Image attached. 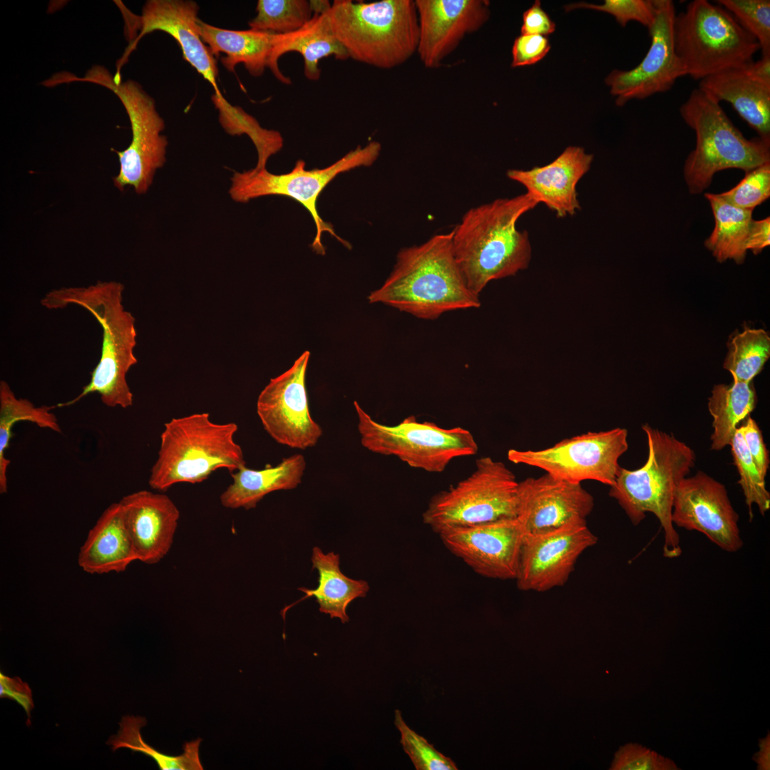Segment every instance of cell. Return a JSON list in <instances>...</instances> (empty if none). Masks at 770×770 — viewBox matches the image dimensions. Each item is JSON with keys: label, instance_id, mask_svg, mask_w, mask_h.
<instances>
[{"label": "cell", "instance_id": "obj_1", "mask_svg": "<svg viewBox=\"0 0 770 770\" xmlns=\"http://www.w3.org/2000/svg\"><path fill=\"white\" fill-rule=\"evenodd\" d=\"M453 231L401 249L390 275L368 296L419 319L433 320L443 313L478 308L479 296L468 287L456 260Z\"/></svg>", "mask_w": 770, "mask_h": 770}, {"label": "cell", "instance_id": "obj_2", "mask_svg": "<svg viewBox=\"0 0 770 770\" xmlns=\"http://www.w3.org/2000/svg\"><path fill=\"white\" fill-rule=\"evenodd\" d=\"M538 203L527 192L468 210L452 230L456 260L468 288L478 295L491 281L528 268L532 248L518 219Z\"/></svg>", "mask_w": 770, "mask_h": 770}, {"label": "cell", "instance_id": "obj_3", "mask_svg": "<svg viewBox=\"0 0 770 770\" xmlns=\"http://www.w3.org/2000/svg\"><path fill=\"white\" fill-rule=\"evenodd\" d=\"M124 286L118 282H98L87 287H63L48 292L41 303L50 309L77 304L88 310L102 327L99 362L91 380L74 399L55 407L73 405L86 396L98 393L108 407L125 409L133 405V394L126 380L137 363L134 354L137 332L135 319L123 305Z\"/></svg>", "mask_w": 770, "mask_h": 770}, {"label": "cell", "instance_id": "obj_4", "mask_svg": "<svg viewBox=\"0 0 770 770\" xmlns=\"http://www.w3.org/2000/svg\"><path fill=\"white\" fill-rule=\"evenodd\" d=\"M647 439L648 456L636 470L620 467L609 495L615 499L635 525L653 513L664 530L663 555L675 558L682 553L679 537L672 513L674 493L680 481L694 466V451L672 433L642 426Z\"/></svg>", "mask_w": 770, "mask_h": 770}, {"label": "cell", "instance_id": "obj_5", "mask_svg": "<svg viewBox=\"0 0 770 770\" xmlns=\"http://www.w3.org/2000/svg\"><path fill=\"white\" fill-rule=\"evenodd\" d=\"M332 29L349 58L381 69L401 66L416 53L419 20L413 0H334Z\"/></svg>", "mask_w": 770, "mask_h": 770}, {"label": "cell", "instance_id": "obj_6", "mask_svg": "<svg viewBox=\"0 0 770 770\" xmlns=\"http://www.w3.org/2000/svg\"><path fill=\"white\" fill-rule=\"evenodd\" d=\"M233 422L215 423L208 413L173 418L164 424L158 458L148 483L165 491L179 483H198L220 468L232 473L245 466L235 439Z\"/></svg>", "mask_w": 770, "mask_h": 770}, {"label": "cell", "instance_id": "obj_7", "mask_svg": "<svg viewBox=\"0 0 770 770\" xmlns=\"http://www.w3.org/2000/svg\"><path fill=\"white\" fill-rule=\"evenodd\" d=\"M684 122L695 131L696 147L687 157L684 174L692 194L702 192L713 175L728 168L747 172L770 162V140L746 139L720 106L699 88L679 108Z\"/></svg>", "mask_w": 770, "mask_h": 770}, {"label": "cell", "instance_id": "obj_8", "mask_svg": "<svg viewBox=\"0 0 770 770\" xmlns=\"http://www.w3.org/2000/svg\"><path fill=\"white\" fill-rule=\"evenodd\" d=\"M673 36L687 75L699 81L746 65L760 49L728 11L707 0H694L675 15Z\"/></svg>", "mask_w": 770, "mask_h": 770}, {"label": "cell", "instance_id": "obj_9", "mask_svg": "<svg viewBox=\"0 0 770 770\" xmlns=\"http://www.w3.org/2000/svg\"><path fill=\"white\" fill-rule=\"evenodd\" d=\"M381 150V145L373 140L364 147L358 145L324 168L307 170L305 162L298 160L290 172L283 174H274L267 168H255L235 172L231 178L228 192L235 202L240 203L269 195L284 196L298 202L309 212L314 222L316 232L312 248L317 254L324 255L325 248L321 239L324 232L329 233L348 248L349 244L337 235L331 223L320 217L317 207L320 194L340 173L371 165Z\"/></svg>", "mask_w": 770, "mask_h": 770}, {"label": "cell", "instance_id": "obj_10", "mask_svg": "<svg viewBox=\"0 0 770 770\" xmlns=\"http://www.w3.org/2000/svg\"><path fill=\"white\" fill-rule=\"evenodd\" d=\"M113 77L104 66L96 65L83 78L66 73L63 81L98 84L119 98L130 120L132 139L126 149L114 150L118 156L120 169L113 182L120 191L132 187L137 194H145L153 183L155 172L166 160L168 140L161 135L164 120L156 110L154 100L138 83L132 80L115 83Z\"/></svg>", "mask_w": 770, "mask_h": 770}, {"label": "cell", "instance_id": "obj_11", "mask_svg": "<svg viewBox=\"0 0 770 770\" xmlns=\"http://www.w3.org/2000/svg\"><path fill=\"white\" fill-rule=\"evenodd\" d=\"M354 405L361 445L373 453L396 456L412 468L441 473L453 459L478 452L473 435L464 428H446L414 416L388 426L373 419L357 401Z\"/></svg>", "mask_w": 770, "mask_h": 770}, {"label": "cell", "instance_id": "obj_12", "mask_svg": "<svg viewBox=\"0 0 770 770\" xmlns=\"http://www.w3.org/2000/svg\"><path fill=\"white\" fill-rule=\"evenodd\" d=\"M518 487L514 473L490 456L476 460L467 478L435 494L422 514L433 531L517 518Z\"/></svg>", "mask_w": 770, "mask_h": 770}, {"label": "cell", "instance_id": "obj_13", "mask_svg": "<svg viewBox=\"0 0 770 770\" xmlns=\"http://www.w3.org/2000/svg\"><path fill=\"white\" fill-rule=\"evenodd\" d=\"M627 448V429L615 428L588 431L543 449L511 448L507 458L513 463L541 469L570 483L591 480L611 487L620 467L619 458Z\"/></svg>", "mask_w": 770, "mask_h": 770}, {"label": "cell", "instance_id": "obj_14", "mask_svg": "<svg viewBox=\"0 0 770 770\" xmlns=\"http://www.w3.org/2000/svg\"><path fill=\"white\" fill-rule=\"evenodd\" d=\"M309 356L305 351L288 370L271 379L257 401V413L267 433L282 445L302 450L314 446L322 435L310 414L305 386Z\"/></svg>", "mask_w": 770, "mask_h": 770}, {"label": "cell", "instance_id": "obj_15", "mask_svg": "<svg viewBox=\"0 0 770 770\" xmlns=\"http://www.w3.org/2000/svg\"><path fill=\"white\" fill-rule=\"evenodd\" d=\"M655 19L648 29L650 48L636 67L613 70L605 78L618 106L633 99L642 100L670 90L676 81L687 76L674 44L673 24L676 15L671 0H654Z\"/></svg>", "mask_w": 770, "mask_h": 770}, {"label": "cell", "instance_id": "obj_16", "mask_svg": "<svg viewBox=\"0 0 770 770\" xmlns=\"http://www.w3.org/2000/svg\"><path fill=\"white\" fill-rule=\"evenodd\" d=\"M672 520L679 528L706 535L722 550L734 553L743 546L739 515L725 486L702 471L683 478L677 487Z\"/></svg>", "mask_w": 770, "mask_h": 770}, {"label": "cell", "instance_id": "obj_17", "mask_svg": "<svg viewBox=\"0 0 770 770\" xmlns=\"http://www.w3.org/2000/svg\"><path fill=\"white\" fill-rule=\"evenodd\" d=\"M597 541L587 523L525 534L515 578L518 589L545 592L563 585L580 555Z\"/></svg>", "mask_w": 770, "mask_h": 770}, {"label": "cell", "instance_id": "obj_18", "mask_svg": "<svg viewBox=\"0 0 770 770\" xmlns=\"http://www.w3.org/2000/svg\"><path fill=\"white\" fill-rule=\"evenodd\" d=\"M438 534L446 548L478 575L515 580L525 535L517 518L451 528Z\"/></svg>", "mask_w": 770, "mask_h": 770}, {"label": "cell", "instance_id": "obj_19", "mask_svg": "<svg viewBox=\"0 0 770 770\" xmlns=\"http://www.w3.org/2000/svg\"><path fill=\"white\" fill-rule=\"evenodd\" d=\"M594 498L581 483L548 473L518 482L517 518L525 534H538L586 524Z\"/></svg>", "mask_w": 770, "mask_h": 770}, {"label": "cell", "instance_id": "obj_20", "mask_svg": "<svg viewBox=\"0 0 770 770\" xmlns=\"http://www.w3.org/2000/svg\"><path fill=\"white\" fill-rule=\"evenodd\" d=\"M416 53L426 68H435L463 38L478 31L490 16L486 0H416Z\"/></svg>", "mask_w": 770, "mask_h": 770}, {"label": "cell", "instance_id": "obj_21", "mask_svg": "<svg viewBox=\"0 0 770 770\" xmlns=\"http://www.w3.org/2000/svg\"><path fill=\"white\" fill-rule=\"evenodd\" d=\"M198 8L192 1H148L143 8L141 16H135L134 26L140 32L120 59L117 74H120L121 66L142 37L155 31H161L176 40L185 60L213 86L216 91L215 96L222 98L217 86L218 70L216 61L200 35Z\"/></svg>", "mask_w": 770, "mask_h": 770}, {"label": "cell", "instance_id": "obj_22", "mask_svg": "<svg viewBox=\"0 0 770 770\" xmlns=\"http://www.w3.org/2000/svg\"><path fill=\"white\" fill-rule=\"evenodd\" d=\"M593 155L579 146H568L553 161L530 170L510 169L507 177L523 186L538 203L545 204L558 217L580 209L577 192L580 180L589 171Z\"/></svg>", "mask_w": 770, "mask_h": 770}, {"label": "cell", "instance_id": "obj_23", "mask_svg": "<svg viewBox=\"0 0 770 770\" xmlns=\"http://www.w3.org/2000/svg\"><path fill=\"white\" fill-rule=\"evenodd\" d=\"M137 560L155 564L169 552L180 512L166 495L142 490L119 501Z\"/></svg>", "mask_w": 770, "mask_h": 770}, {"label": "cell", "instance_id": "obj_24", "mask_svg": "<svg viewBox=\"0 0 770 770\" xmlns=\"http://www.w3.org/2000/svg\"><path fill=\"white\" fill-rule=\"evenodd\" d=\"M327 9L314 12L311 19L294 32L274 34L269 68L281 83H292L291 79L282 73L278 63L279 58L288 52L294 51L301 54L304 60V76L310 81L319 79V62L322 58L328 56H334L339 61L349 58L333 32Z\"/></svg>", "mask_w": 770, "mask_h": 770}, {"label": "cell", "instance_id": "obj_25", "mask_svg": "<svg viewBox=\"0 0 770 770\" xmlns=\"http://www.w3.org/2000/svg\"><path fill=\"white\" fill-rule=\"evenodd\" d=\"M138 560L119 502L111 504L89 530L78 563L90 574L120 573Z\"/></svg>", "mask_w": 770, "mask_h": 770}, {"label": "cell", "instance_id": "obj_26", "mask_svg": "<svg viewBox=\"0 0 770 770\" xmlns=\"http://www.w3.org/2000/svg\"><path fill=\"white\" fill-rule=\"evenodd\" d=\"M698 88L719 103H729L759 138L770 140V87L750 78L744 66L708 76Z\"/></svg>", "mask_w": 770, "mask_h": 770}, {"label": "cell", "instance_id": "obj_27", "mask_svg": "<svg viewBox=\"0 0 770 770\" xmlns=\"http://www.w3.org/2000/svg\"><path fill=\"white\" fill-rule=\"evenodd\" d=\"M306 461L303 455L284 458L275 466L254 470L244 466L231 473L232 483L222 493V506L230 509L250 510L270 493L291 490L302 482Z\"/></svg>", "mask_w": 770, "mask_h": 770}, {"label": "cell", "instance_id": "obj_28", "mask_svg": "<svg viewBox=\"0 0 770 770\" xmlns=\"http://www.w3.org/2000/svg\"><path fill=\"white\" fill-rule=\"evenodd\" d=\"M312 562V568L318 571V587L298 588L305 595L282 610L283 618L291 607L314 597L319 605V612L329 615L331 618L337 617L342 623L348 622V605L356 598L366 596L369 590V584L364 580H354L344 575L339 568V555L333 552L324 554L319 548L314 547Z\"/></svg>", "mask_w": 770, "mask_h": 770}, {"label": "cell", "instance_id": "obj_29", "mask_svg": "<svg viewBox=\"0 0 770 770\" xmlns=\"http://www.w3.org/2000/svg\"><path fill=\"white\" fill-rule=\"evenodd\" d=\"M201 39L214 56L223 53L222 65L231 72L243 63L254 77L262 76L269 68L274 34L252 29L236 31L220 29L199 19Z\"/></svg>", "mask_w": 770, "mask_h": 770}, {"label": "cell", "instance_id": "obj_30", "mask_svg": "<svg viewBox=\"0 0 770 770\" xmlns=\"http://www.w3.org/2000/svg\"><path fill=\"white\" fill-rule=\"evenodd\" d=\"M756 395L751 382L736 380L729 384L715 385L708 401L712 416L711 449L720 451L730 444L737 425L753 411Z\"/></svg>", "mask_w": 770, "mask_h": 770}, {"label": "cell", "instance_id": "obj_31", "mask_svg": "<svg viewBox=\"0 0 770 770\" xmlns=\"http://www.w3.org/2000/svg\"><path fill=\"white\" fill-rule=\"evenodd\" d=\"M704 195L710 203L715 222L712 234L704 242L705 247L720 262L728 259H732L736 263L743 262L753 210L737 207L719 194L706 193Z\"/></svg>", "mask_w": 770, "mask_h": 770}, {"label": "cell", "instance_id": "obj_32", "mask_svg": "<svg viewBox=\"0 0 770 770\" xmlns=\"http://www.w3.org/2000/svg\"><path fill=\"white\" fill-rule=\"evenodd\" d=\"M52 406H36L26 399L17 398L10 386L0 381V493H7V470L10 460L6 457L14 425L19 421H29L40 428L61 433Z\"/></svg>", "mask_w": 770, "mask_h": 770}, {"label": "cell", "instance_id": "obj_33", "mask_svg": "<svg viewBox=\"0 0 770 770\" xmlns=\"http://www.w3.org/2000/svg\"><path fill=\"white\" fill-rule=\"evenodd\" d=\"M119 724L118 734L112 736L108 741V744L112 746L113 751L128 748L133 751L141 752L153 758L161 770L203 769L199 758V746L202 741L200 738L185 742L182 754L170 756L158 751L143 740L140 729L146 724L144 717L125 716L122 718Z\"/></svg>", "mask_w": 770, "mask_h": 770}, {"label": "cell", "instance_id": "obj_34", "mask_svg": "<svg viewBox=\"0 0 770 770\" xmlns=\"http://www.w3.org/2000/svg\"><path fill=\"white\" fill-rule=\"evenodd\" d=\"M723 366L733 378L751 382L761 372L770 356V337L762 329H746L735 334L728 344Z\"/></svg>", "mask_w": 770, "mask_h": 770}, {"label": "cell", "instance_id": "obj_35", "mask_svg": "<svg viewBox=\"0 0 770 770\" xmlns=\"http://www.w3.org/2000/svg\"><path fill=\"white\" fill-rule=\"evenodd\" d=\"M257 14L249 21L250 29L275 34L294 32L313 16L310 1L259 0Z\"/></svg>", "mask_w": 770, "mask_h": 770}, {"label": "cell", "instance_id": "obj_36", "mask_svg": "<svg viewBox=\"0 0 770 770\" xmlns=\"http://www.w3.org/2000/svg\"><path fill=\"white\" fill-rule=\"evenodd\" d=\"M729 446L734 463L736 466L740 485L749 508L750 519L752 518V506L756 504L762 515L770 508V493L766 488L765 478L757 470L746 448L744 438L737 428Z\"/></svg>", "mask_w": 770, "mask_h": 770}, {"label": "cell", "instance_id": "obj_37", "mask_svg": "<svg viewBox=\"0 0 770 770\" xmlns=\"http://www.w3.org/2000/svg\"><path fill=\"white\" fill-rule=\"evenodd\" d=\"M722 6L758 42L761 55L770 53V1L719 0Z\"/></svg>", "mask_w": 770, "mask_h": 770}, {"label": "cell", "instance_id": "obj_38", "mask_svg": "<svg viewBox=\"0 0 770 770\" xmlns=\"http://www.w3.org/2000/svg\"><path fill=\"white\" fill-rule=\"evenodd\" d=\"M394 724L401 733V744L417 770H457L454 762L438 751L427 740L412 730L399 710L395 711Z\"/></svg>", "mask_w": 770, "mask_h": 770}, {"label": "cell", "instance_id": "obj_39", "mask_svg": "<svg viewBox=\"0 0 770 770\" xmlns=\"http://www.w3.org/2000/svg\"><path fill=\"white\" fill-rule=\"evenodd\" d=\"M719 195L737 207L754 210L769 197L770 162L746 172L734 188Z\"/></svg>", "mask_w": 770, "mask_h": 770}, {"label": "cell", "instance_id": "obj_40", "mask_svg": "<svg viewBox=\"0 0 770 770\" xmlns=\"http://www.w3.org/2000/svg\"><path fill=\"white\" fill-rule=\"evenodd\" d=\"M565 8L567 11L578 8L603 11L613 16L622 26L635 21L647 29L653 24L656 14L654 0H606L602 4L582 2L568 4Z\"/></svg>", "mask_w": 770, "mask_h": 770}, {"label": "cell", "instance_id": "obj_41", "mask_svg": "<svg viewBox=\"0 0 770 770\" xmlns=\"http://www.w3.org/2000/svg\"><path fill=\"white\" fill-rule=\"evenodd\" d=\"M611 770H678L672 759L641 744L630 743L620 747Z\"/></svg>", "mask_w": 770, "mask_h": 770}, {"label": "cell", "instance_id": "obj_42", "mask_svg": "<svg viewBox=\"0 0 770 770\" xmlns=\"http://www.w3.org/2000/svg\"><path fill=\"white\" fill-rule=\"evenodd\" d=\"M550 49L548 39L540 35H523L518 36L512 48L513 68L536 63L543 58Z\"/></svg>", "mask_w": 770, "mask_h": 770}, {"label": "cell", "instance_id": "obj_43", "mask_svg": "<svg viewBox=\"0 0 770 770\" xmlns=\"http://www.w3.org/2000/svg\"><path fill=\"white\" fill-rule=\"evenodd\" d=\"M738 428L757 470L765 478L769 469V456L757 423L748 416Z\"/></svg>", "mask_w": 770, "mask_h": 770}, {"label": "cell", "instance_id": "obj_44", "mask_svg": "<svg viewBox=\"0 0 770 770\" xmlns=\"http://www.w3.org/2000/svg\"><path fill=\"white\" fill-rule=\"evenodd\" d=\"M0 697L16 701L26 712L30 722L31 712L34 708L31 690L26 682L19 677H9L0 673Z\"/></svg>", "mask_w": 770, "mask_h": 770}, {"label": "cell", "instance_id": "obj_45", "mask_svg": "<svg viewBox=\"0 0 770 770\" xmlns=\"http://www.w3.org/2000/svg\"><path fill=\"white\" fill-rule=\"evenodd\" d=\"M555 30V24L542 9L540 1H535L523 15L520 32L523 35L547 36Z\"/></svg>", "mask_w": 770, "mask_h": 770}, {"label": "cell", "instance_id": "obj_46", "mask_svg": "<svg viewBox=\"0 0 770 770\" xmlns=\"http://www.w3.org/2000/svg\"><path fill=\"white\" fill-rule=\"evenodd\" d=\"M770 244V218L752 220L745 242V249L751 250L755 255L759 253Z\"/></svg>", "mask_w": 770, "mask_h": 770}, {"label": "cell", "instance_id": "obj_47", "mask_svg": "<svg viewBox=\"0 0 770 770\" xmlns=\"http://www.w3.org/2000/svg\"><path fill=\"white\" fill-rule=\"evenodd\" d=\"M744 69L750 78L770 87V53L761 55L759 60L746 63Z\"/></svg>", "mask_w": 770, "mask_h": 770}, {"label": "cell", "instance_id": "obj_48", "mask_svg": "<svg viewBox=\"0 0 770 770\" xmlns=\"http://www.w3.org/2000/svg\"><path fill=\"white\" fill-rule=\"evenodd\" d=\"M759 750L754 756L753 760L757 764L758 770L770 769V733L769 732L764 738L759 741Z\"/></svg>", "mask_w": 770, "mask_h": 770}]
</instances>
